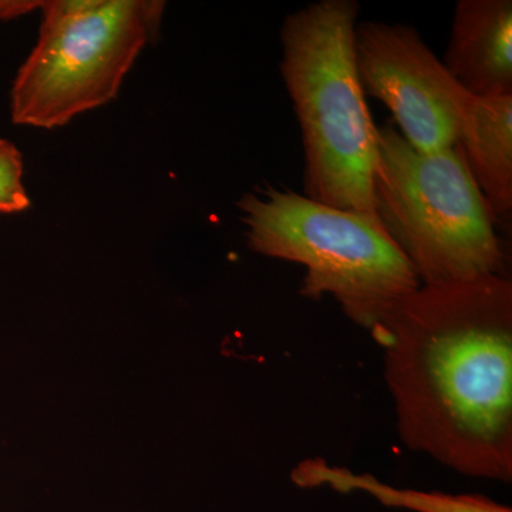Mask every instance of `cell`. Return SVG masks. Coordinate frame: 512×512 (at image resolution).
<instances>
[{
    "mask_svg": "<svg viewBox=\"0 0 512 512\" xmlns=\"http://www.w3.org/2000/svg\"><path fill=\"white\" fill-rule=\"evenodd\" d=\"M40 2L25 0H0V19H13L39 8Z\"/></svg>",
    "mask_w": 512,
    "mask_h": 512,
    "instance_id": "obj_11",
    "label": "cell"
},
{
    "mask_svg": "<svg viewBox=\"0 0 512 512\" xmlns=\"http://www.w3.org/2000/svg\"><path fill=\"white\" fill-rule=\"evenodd\" d=\"M39 39L10 92L18 126L56 128L116 99L141 50L157 36L164 2H40Z\"/></svg>",
    "mask_w": 512,
    "mask_h": 512,
    "instance_id": "obj_5",
    "label": "cell"
},
{
    "mask_svg": "<svg viewBox=\"0 0 512 512\" xmlns=\"http://www.w3.org/2000/svg\"><path fill=\"white\" fill-rule=\"evenodd\" d=\"M293 483L299 487H329L339 493L362 491L387 507L406 508L414 512H512L481 495H451L396 488L370 474H356L348 468L330 466L325 460L312 458L293 468Z\"/></svg>",
    "mask_w": 512,
    "mask_h": 512,
    "instance_id": "obj_9",
    "label": "cell"
},
{
    "mask_svg": "<svg viewBox=\"0 0 512 512\" xmlns=\"http://www.w3.org/2000/svg\"><path fill=\"white\" fill-rule=\"evenodd\" d=\"M458 147L494 220L512 211V94L471 97L458 131Z\"/></svg>",
    "mask_w": 512,
    "mask_h": 512,
    "instance_id": "obj_8",
    "label": "cell"
},
{
    "mask_svg": "<svg viewBox=\"0 0 512 512\" xmlns=\"http://www.w3.org/2000/svg\"><path fill=\"white\" fill-rule=\"evenodd\" d=\"M237 207L252 251L305 266L301 295L332 296L370 333L420 288L375 212L339 210L272 185L242 195Z\"/></svg>",
    "mask_w": 512,
    "mask_h": 512,
    "instance_id": "obj_3",
    "label": "cell"
},
{
    "mask_svg": "<svg viewBox=\"0 0 512 512\" xmlns=\"http://www.w3.org/2000/svg\"><path fill=\"white\" fill-rule=\"evenodd\" d=\"M372 336L403 443L463 476L510 483V279L420 285Z\"/></svg>",
    "mask_w": 512,
    "mask_h": 512,
    "instance_id": "obj_1",
    "label": "cell"
},
{
    "mask_svg": "<svg viewBox=\"0 0 512 512\" xmlns=\"http://www.w3.org/2000/svg\"><path fill=\"white\" fill-rule=\"evenodd\" d=\"M353 45L363 92L390 110L410 146L421 153L456 146L471 96L416 29L376 20L357 22Z\"/></svg>",
    "mask_w": 512,
    "mask_h": 512,
    "instance_id": "obj_6",
    "label": "cell"
},
{
    "mask_svg": "<svg viewBox=\"0 0 512 512\" xmlns=\"http://www.w3.org/2000/svg\"><path fill=\"white\" fill-rule=\"evenodd\" d=\"M30 200L23 185V156L9 140L0 138V214L28 210Z\"/></svg>",
    "mask_w": 512,
    "mask_h": 512,
    "instance_id": "obj_10",
    "label": "cell"
},
{
    "mask_svg": "<svg viewBox=\"0 0 512 512\" xmlns=\"http://www.w3.org/2000/svg\"><path fill=\"white\" fill-rule=\"evenodd\" d=\"M441 62L471 97L512 94L511 0H458Z\"/></svg>",
    "mask_w": 512,
    "mask_h": 512,
    "instance_id": "obj_7",
    "label": "cell"
},
{
    "mask_svg": "<svg viewBox=\"0 0 512 512\" xmlns=\"http://www.w3.org/2000/svg\"><path fill=\"white\" fill-rule=\"evenodd\" d=\"M375 212L421 285L500 275L503 245L456 146L421 153L393 126L377 130Z\"/></svg>",
    "mask_w": 512,
    "mask_h": 512,
    "instance_id": "obj_4",
    "label": "cell"
},
{
    "mask_svg": "<svg viewBox=\"0 0 512 512\" xmlns=\"http://www.w3.org/2000/svg\"><path fill=\"white\" fill-rule=\"evenodd\" d=\"M359 12L356 0H319L286 16L279 69L301 130L303 195L375 212L379 127L356 69Z\"/></svg>",
    "mask_w": 512,
    "mask_h": 512,
    "instance_id": "obj_2",
    "label": "cell"
}]
</instances>
